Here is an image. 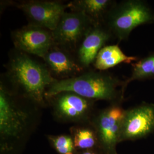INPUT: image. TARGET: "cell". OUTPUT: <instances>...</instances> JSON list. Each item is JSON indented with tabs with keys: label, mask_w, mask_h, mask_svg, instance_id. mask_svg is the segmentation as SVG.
Listing matches in <instances>:
<instances>
[{
	"label": "cell",
	"mask_w": 154,
	"mask_h": 154,
	"mask_svg": "<svg viewBox=\"0 0 154 154\" xmlns=\"http://www.w3.org/2000/svg\"><path fill=\"white\" fill-rule=\"evenodd\" d=\"M42 108L0 82V154H21L38 126Z\"/></svg>",
	"instance_id": "6da1fadb"
},
{
	"label": "cell",
	"mask_w": 154,
	"mask_h": 154,
	"mask_svg": "<svg viewBox=\"0 0 154 154\" xmlns=\"http://www.w3.org/2000/svg\"><path fill=\"white\" fill-rule=\"evenodd\" d=\"M1 81L13 92L26 97L42 109L48 106L45 93L57 80L45 63L25 53L11 49Z\"/></svg>",
	"instance_id": "7a4b0ae2"
},
{
	"label": "cell",
	"mask_w": 154,
	"mask_h": 154,
	"mask_svg": "<svg viewBox=\"0 0 154 154\" xmlns=\"http://www.w3.org/2000/svg\"><path fill=\"white\" fill-rule=\"evenodd\" d=\"M125 82L100 71L86 70L77 77L57 80L47 88L46 98L62 91H72L94 100L118 103L123 98Z\"/></svg>",
	"instance_id": "3957f363"
},
{
	"label": "cell",
	"mask_w": 154,
	"mask_h": 154,
	"mask_svg": "<svg viewBox=\"0 0 154 154\" xmlns=\"http://www.w3.org/2000/svg\"><path fill=\"white\" fill-rule=\"evenodd\" d=\"M154 21V13L144 2L130 0L112 7L104 25L119 41L126 40L135 28Z\"/></svg>",
	"instance_id": "277c9868"
},
{
	"label": "cell",
	"mask_w": 154,
	"mask_h": 154,
	"mask_svg": "<svg viewBox=\"0 0 154 154\" xmlns=\"http://www.w3.org/2000/svg\"><path fill=\"white\" fill-rule=\"evenodd\" d=\"M56 121L74 125L88 123L94 114L95 100L72 91H62L46 98Z\"/></svg>",
	"instance_id": "5b68a950"
},
{
	"label": "cell",
	"mask_w": 154,
	"mask_h": 154,
	"mask_svg": "<svg viewBox=\"0 0 154 154\" xmlns=\"http://www.w3.org/2000/svg\"><path fill=\"white\" fill-rule=\"evenodd\" d=\"M95 24L81 12L66 11L52 32L54 45L75 54L83 39Z\"/></svg>",
	"instance_id": "8992f818"
},
{
	"label": "cell",
	"mask_w": 154,
	"mask_h": 154,
	"mask_svg": "<svg viewBox=\"0 0 154 154\" xmlns=\"http://www.w3.org/2000/svg\"><path fill=\"white\" fill-rule=\"evenodd\" d=\"M125 112L118 103H114L94 113L91 123L96 130L99 147L104 154H118L116 146L120 143L122 122Z\"/></svg>",
	"instance_id": "52a82bcc"
},
{
	"label": "cell",
	"mask_w": 154,
	"mask_h": 154,
	"mask_svg": "<svg viewBox=\"0 0 154 154\" xmlns=\"http://www.w3.org/2000/svg\"><path fill=\"white\" fill-rule=\"evenodd\" d=\"M22 11L29 25L53 31L69 9L68 3L54 0H29L13 2Z\"/></svg>",
	"instance_id": "ba28073f"
},
{
	"label": "cell",
	"mask_w": 154,
	"mask_h": 154,
	"mask_svg": "<svg viewBox=\"0 0 154 154\" xmlns=\"http://www.w3.org/2000/svg\"><path fill=\"white\" fill-rule=\"evenodd\" d=\"M11 38L16 49L42 59L54 45L51 30L29 24L12 31Z\"/></svg>",
	"instance_id": "9c48e42d"
},
{
	"label": "cell",
	"mask_w": 154,
	"mask_h": 154,
	"mask_svg": "<svg viewBox=\"0 0 154 154\" xmlns=\"http://www.w3.org/2000/svg\"><path fill=\"white\" fill-rule=\"evenodd\" d=\"M154 131V105L145 104L125 110L120 142L144 138Z\"/></svg>",
	"instance_id": "30bf717a"
},
{
	"label": "cell",
	"mask_w": 154,
	"mask_h": 154,
	"mask_svg": "<svg viewBox=\"0 0 154 154\" xmlns=\"http://www.w3.org/2000/svg\"><path fill=\"white\" fill-rule=\"evenodd\" d=\"M57 80L77 77L85 70L79 65L75 54L53 45L42 59Z\"/></svg>",
	"instance_id": "8fae6325"
},
{
	"label": "cell",
	"mask_w": 154,
	"mask_h": 154,
	"mask_svg": "<svg viewBox=\"0 0 154 154\" xmlns=\"http://www.w3.org/2000/svg\"><path fill=\"white\" fill-rule=\"evenodd\" d=\"M112 34L104 24L95 25L79 45L75 56L85 70L93 65L99 51L110 39Z\"/></svg>",
	"instance_id": "7c38bea8"
},
{
	"label": "cell",
	"mask_w": 154,
	"mask_h": 154,
	"mask_svg": "<svg viewBox=\"0 0 154 154\" xmlns=\"http://www.w3.org/2000/svg\"><path fill=\"white\" fill-rule=\"evenodd\" d=\"M116 2L111 0H74L68 2L71 11L88 17L95 25L104 24L105 18Z\"/></svg>",
	"instance_id": "4fadbf2b"
},
{
	"label": "cell",
	"mask_w": 154,
	"mask_h": 154,
	"mask_svg": "<svg viewBox=\"0 0 154 154\" xmlns=\"http://www.w3.org/2000/svg\"><path fill=\"white\" fill-rule=\"evenodd\" d=\"M137 60L136 57L126 55L118 45L105 46L99 51L93 65L95 70L103 72L122 63Z\"/></svg>",
	"instance_id": "5bb4252c"
},
{
	"label": "cell",
	"mask_w": 154,
	"mask_h": 154,
	"mask_svg": "<svg viewBox=\"0 0 154 154\" xmlns=\"http://www.w3.org/2000/svg\"><path fill=\"white\" fill-rule=\"evenodd\" d=\"M70 132L77 151L100 149L97 134L90 122L74 125Z\"/></svg>",
	"instance_id": "9a60e30c"
},
{
	"label": "cell",
	"mask_w": 154,
	"mask_h": 154,
	"mask_svg": "<svg viewBox=\"0 0 154 154\" xmlns=\"http://www.w3.org/2000/svg\"><path fill=\"white\" fill-rule=\"evenodd\" d=\"M131 77L126 80L125 86L133 81L154 78V54L134 63Z\"/></svg>",
	"instance_id": "2e32d148"
},
{
	"label": "cell",
	"mask_w": 154,
	"mask_h": 154,
	"mask_svg": "<svg viewBox=\"0 0 154 154\" xmlns=\"http://www.w3.org/2000/svg\"><path fill=\"white\" fill-rule=\"evenodd\" d=\"M53 149L58 154H77V151L70 134L46 135Z\"/></svg>",
	"instance_id": "e0dca14e"
},
{
	"label": "cell",
	"mask_w": 154,
	"mask_h": 154,
	"mask_svg": "<svg viewBox=\"0 0 154 154\" xmlns=\"http://www.w3.org/2000/svg\"><path fill=\"white\" fill-rule=\"evenodd\" d=\"M77 154H104L100 149H94L84 151H78Z\"/></svg>",
	"instance_id": "ac0fdd59"
}]
</instances>
